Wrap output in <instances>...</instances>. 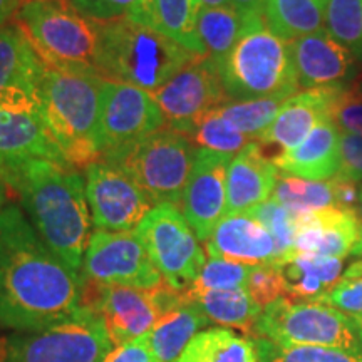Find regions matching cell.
I'll return each instance as SVG.
<instances>
[{"label": "cell", "instance_id": "6da1fadb", "mask_svg": "<svg viewBox=\"0 0 362 362\" xmlns=\"http://www.w3.org/2000/svg\"><path fill=\"white\" fill-rule=\"evenodd\" d=\"M83 277L40 238L16 205L0 210V329L30 332L81 309Z\"/></svg>", "mask_w": 362, "mask_h": 362}, {"label": "cell", "instance_id": "7a4b0ae2", "mask_svg": "<svg viewBox=\"0 0 362 362\" xmlns=\"http://www.w3.org/2000/svg\"><path fill=\"white\" fill-rule=\"evenodd\" d=\"M0 176L19 194L40 238L71 270L81 274L93 235L83 175L64 163L27 160L0 170Z\"/></svg>", "mask_w": 362, "mask_h": 362}, {"label": "cell", "instance_id": "3957f363", "mask_svg": "<svg viewBox=\"0 0 362 362\" xmlns=\"http://www.w3.org/2000/svg\"><path fill=\"white\" fill-rule=\"evenodd\" d=\"M106 79L93 71L45 66L39 99L45 123L67 165L86 170L101 161L99 117Z\"/></svg>", "mask_w": 362, "mask_h": 362}, {"label": "cell", "instance_id": "277c9868", "mask_svg": "<svg viewBox=\"0 0 362 362\" xmlns=\"http://www.w3.org/2000/svg\"><path fill=\"white\" fill-rule=\"evenodd\" d=\"M98 74L156 93L173 76L200 59L146 25L121 17L98 22Z\"/></svg>", "mask_w": 362, "mask_h": 362}, {"label": "cell", "instance_id": "5b68a950", "mask_svg": "<svg viewBox=\"0 0 362 362\" xmlns=\"http://www.w3.org/2000/svg\"><path fill=\"white\" fill-rule=\"evenodd\" d=\"M245 17L242 34L226 57L216 62L228 99L245 101L298 93L288 42L267 25L264 13Z\"/></svg>", "mask_w": 362, "mask_h": 362}, {"label": "cell", "instance_id": "8992f818", "mask_svg": "<svg viewBox=\"0 0 362 362\" xmlns=\"http://www.w3.org/2000/svg\"><path fill=\"white\" fill-rule=\"evenodd\" d=\"M13 19L45 66L98 74V22L84 17L71 4L33 0L22 4Z\"/></svg>", "mask_w": 362, "mask_h": 362}, {"label": "cell", "instance_id": "52a82bcc", "mask_svg": "<svg viewBox=\"0 0 362 362\" xmlns=\"http://www.w3.org/2000/svg\"><path fill=\"white\" fill-rule=\"evenodd\" d=\"M253 337L285 346L330 347L362 357V327L357 320L319 300L277 298L262 310Z\"/></svg>", "mask_w": 362, "mask_h": 362}, {"label": "cell", "instance_id": "ba28073f", "mask_svg": "<svg viewBox=\"0 0 362 362\" xmlns=\"http://www.w3.org/2000/svg\"><path fill=\"white\" fill-rule=\"evenodd\" d=\"M112 349L101 315L81 307L61 322L4 339L0 362H104Z\"/></svg>", "mask_w": 362, "mask_h": 362}, {"label": "cell", "instance_id": "9c48e42d", "mask_svg": "<svg viewBox=\"0 0 362 362\" xmlns=\"http://www.w3.org/2000/svg\"><path fill=\"white\" fill-rule=\"evenodd\" d=\"M197 149L188 136L166 126L107 163L123 170L156 205L171 203L180 206Z\"/></svg>", "mask_w": 362, "mask_h": 362}, {"label": "cell", "instance_id": "30bf717a", "mask_svg": "<svg viewBox=\"0 0 362 362\" xmlns=\"http://www.w3.org/2000/svg\"><path fill=\"white\" fill-rule=\"evenodd\" d=\"M181 300L183 292L166 282L144 291L83 279L81 307H88L101 315L115 347L146 336L158 320Z\"/></svg>", "mask_w": 362, "mask_h": 362}, {"label": "cell", "instance_id": "8fae6325", "mask_svg": "<svg viewBox=\"0 0 362 362\" xmlns=\"http://www.w3.org/2000/svg\"><path fill=\"white\" fill-rule=\"evenodd\" d=\"M163 280L185 292L205 265V250L180 206L160 203L134 230Z\"/></svg>", "mask_w": 362, "mask_h": 362}, {"label": "cell", "instance_id": "7c38bea8", "mask_svg": "<svg viewBox=\"0 0 362 362\" xmlns=\"http://www.w3.org/2000/svg\"><path fill=\"white\" fill-rule=\"evenodd\" d=\"M166 128L155 96L136 86L106 81L99 117V153L107 163L146 136Z\"/></svg>", "mask_w": 362, "mask_h": 362}, {"label": "cell", "instance_id": "4fadbf2b", "mask_svg": "<svg viewBox=\"0 0 362 362\" xmlns=\"http://www.w3.org/2000/svg\"><path fill=\"white\" fill-rule=\"evenodd\" d=\"M27 160L67 165L45 123L39 89H12L0 96V170Z\"/></svg>", "mask_w": 362, "mask_h": 362}, {"label": "cell", "instance_id": "5bb4252c", "mask_svg": "<svg viewBox=\"0 0 362 362\" xmlns=\"http://www.w3.org/2000/svg\"><path fill=\"white\" fill-rule=\"evenodd\" d=\"M81 277L144 291H151L165 282L134 232L106 230H94L90 235Z\"/></svg>", "mask_w": 362, "mask_h": 362}, {"label": "cell", "instance_id": "9a60e30c", "mask_svg": "<svg viewBox=\"0 0 362 362\" xmlns=\"http://www.w3.org/2000/svg\"><path fill=\"white\" fill-rule=\"evenodd\" d=\"M84 173L90 218L96 230L134 232L156 206L153 198L117 166L98 161Z\"/></svg>", "mask_w": 362, "mask_h": 362}, {"label": "cell", "instance_id": "2e32d148", "mask_svg": "<svg viewBox=\"0 0 362 362\" xmlns=\"http://www.w3.org/2000/svg\"><path fill=\"white\" fill-rule=\"evenodd\" d=\"M153 96L165 115L166 126L185 136L192 133L194 123L208 111L230 101L211 57L193 61Z\"/></svg>", "mask_w": 362, "mask_h": 362}, {"label": "cell", "instance_id": "e0dca14e", "mask_svg": "<svg viewBox=\"0 0 362 362\" xmlns=\"http://www.w3.org/2000/svg\"><path fill=\"white\" fill-rule=\"evenodd\" d=\"M232 158L205 148L197 149L180 208L203 243L226 215V173Z\"/></svg>", "mask_w": 362, "mask_h": 362}, {"label": "cell", "instance_id": "ac0fdd59", "mask_svg": "<svg viewBox=\"0 0 362 362\" xmlns=\"http://www.w3.org/2000/svg\"><path fill=\"white\" fill-rule=\"evenodd\" d=\"M288 47L298 88L304 90L346 84L357 67L349 49L337 42L325 29L292 40Z\"/></svg>", "mask_w": 362, "mask_h": 362}, {"label": "cell", "instance_id": "d6986e66", "mask_svg": "<svg viewBox=\"0 0 362 362\" xmlns=\"http://www.w3.org/2000/svg\"><path fill=\"white\" fill-rule=\"evenodd\" d=\"M346 84L327 86V88L305 89L293 94L282 110L255 141L279 146L288 151L298 146L324 121H330V110ZM280 151V153H282Z\"/></svg>", "mask_w": 362, "mask_h": 362}, {"label": "cell", "instance_id": "ffe728a7", "mask_svg": "<svg viewBox=\"0 0 362 362\" xmlns=\"http://www.w3.org/2000/svg\"><path fill=\"white\" fill-rule=\"evenodd\" d=\"M361 235V221L354 211L327 208L297 218L293 253L346 259L352 255Z\"/></svg>", "mask_w": 362, "mask_h": 362}, {"label": "cell", "instance_id": "44dd1931", "mask_svg": "<svg viewBox=\"0 0 362 362\" xmlns=\"http://www.w3.org/2000/svg\"><path fill=\"white\" fill-rule=\"evenodd\" d=\"M280 176L274 160L264 155L259 143L243 148L232 158L226 173V215L247 214L269 200Z\"/></svg>", "mask_w": 362, "mask_h": 362}, {"label": "cell", "instance_id": "7402d4cb", "mask_svg": "<svg viewBox=\"0 0 362 362\" xmlns=\"http://www.w3.org/2000/svg\"><path fill=\"white\" fill-rule=\"evenodd\" d=\"M205 250L214 259L252 267L277 264L274 238L259 220L248 214L226 215L205 242Z\"/></svg>", "mask_w": 362, "mask_h": 362}, {"label": "cell", "instance_id": "603a6c76", "mask_svg": "<svg viewBox=\"0 0 362 362\" xmlns=\"http://www.w3.org/2000/svg\"><path fill=\"white\" fill-rule=\"evenodd\" d=\"M280 175L324 181L332 180L341 166V131L332 121L319 124L298 146L274 158Z\"/></svg>", "mask_w": 362, "mask_h": 362}, {"label": "cell", "instance_id": "cb8c5ba5", "mask_svg": "<svg viewBox=\"0 0 362 362\" xmlns=\"http://www.w3.org/2000/svg\"><path fill=\"white\" fill-rule=\"evenodd\" d=\"M197 12L194 0H143L126 17L166 35L194 56L208 57L197 33Z\"/></svg>", "mask_w": 362, "mask_h": 362}, {"label": "cell", "instance_id": "d4e9b609", "mask_svg": "<svg viewBox=\"0 0 362 362\" xmlns=\"http://www.w3.org/2000/svg\"><path fill=\"white\" fill-rule=\"evenodd\" d=\"M277 265L282 272L284 297L293 302L320 300L336 288L344 275V260L336 257L296 253Z\"/></svg>", "mask_w": 362, "mask_h": 362}, {"label": "cell", "instance_id": "484cf974", "mask_svg": "<svg viewBox=\"0 0 362 362\" xmlns=\"http://www.w3.org/2000/svg\"><path fill=\"white\" fill-rule=\"evenodd\" d=\"M210 320L200 307L183 293V300L166 312L148 334L149 346L160 362H176L192 339L205 330Z\"/></svg>", "mask_w": 362, "mask_h": 362}, {"label": "cell", "instance_id": "4316f807", "mask_svg": "<svg viewBox=\"0 0 362 362\" xmlns=\"http://www.w3.org/2000/svg\"><path fill=\"white\" fill-rule=\"evenodd\" d=\"M45 64L17 25L0 29V96L12 89H39Z\"/></svg>", "mask_w": 362, "mask_h": 362}, {"label": "cell", "instance_id": "83f0119b", "mask_svg": "<svg viewBox=\"0 0 362 362\" xmlns=\"http://www.w3.org/2000/svg\"><path fill=\"white\" fill-rule=\"evenodd\" d=\"M185 297L200 307L210 322H216L223 327L242 330L247 336H255L257 320L262 314V307L257 305L245 288L235 291H206L188 292Z\"/></svg>", "mask_w": 362, "mask_h": 362}, {"label": "cell", "instance_id": "f1b7e54d", "mask_svg": "<svg viewBox=\"0 0 362 362\" xmlns=\"http://www.w3.org/2000/svg\"><path fill=\"white\" fill-rule=\"evenodd\" d=\"M327 0H267L264 17L269 29L285 42L324 30Z\"/></svg>", "mask_w": 362, "mask_h": 362}, {"label": "cell", "instance_id": "f546056e", "mask_svg": "<svg viewBox=\"0 0 362 362\" xmlns=\"http://www.w3.org/2000/svg\"><path fill=\"white\" fill-rule=\"evenodd\" d=\"M176 362H259V356L253 339L228 327H210L192 339Z\"/></svg>", "mask_w": 362, "mask_h": 362}, {"label": "cell", "instance_id": "4dcf8cb0", "mask_svg": "<svg viewBox=\"0 0 362 362\" xmlns=\"http://www.w3.org/2000/svg\"><path fill=\"white\" fill-rule=\"evenodd\" d=\"M272 198L282 203L297 218L327 208H339L337 180L312 181L282 175Z\"/></svg>", "mask_w": 362, "mask_h": 362}, {"label": "cell", "instance_id": "1f68e13d", "mask_svg": "<svg viewBox=\"0 0 362 362\" xmlns=\"http://www.w3.org/2000/svg\"><path fill=\"white\" fill-rule=\"evenodd\" d=\"M245 17L233 7H198L197 33L208 57L220 62L242 34Z\"/></svg>", "mask_w": 362, "mask_h": 362}, {"label": "cell", "instance_id": "d6a6232c", "mask_svg": "<svg viewBox=\"0 0 362 362\" xmlns=\"http://www.w3.org/2000/svg\"><path fill=\"white\" fill-rule=\"evenodd\" d=\"M291 98L292 96H287V94H279V96L245 99V101L230 99L228 103L216 107V111L226 123L240 133L257 139V136L269 128L287 99Z\"/></svg>", "mask_w": 362, "mask_h": 362}, {"label": "cell", "instance_id": "836d02e7", "mask_svg": "<svg viewBox=\"0 0 362 362\" xmlns=\"http://www.w3.org/2000/svg\"><path fill=\"white\" fill-rule=\"evenodd\" d=\"M324 29L362 64V0H327Z\"/></svg>", "mask_w": 362, "mask_h": 362}, {"label": "cell", "instance_id": "e575fe53", "mask_svg": "<svg viewBox=\"0 0 362 362\" xmlns=\"http://www.w3.org/2000/svg\"><path fill=\"white\" fill-rule=\"evenodd\" d=\"M197 148H205L210 151L225 153V155H238L243 148L255 141L250 136L240 133L230 126L218 115V111L211 110L205 116H202L193 126L192 133L188 134Z\"/></svg>", "mask_w": 362, "mask_h": 362}, {"label": "cell", "instance_id": "d590c367", "mask_svg": "<svg viewBox=\"0 0 362 362\" xmlns=\"http://www.w3.org/2000/svg\"><path fill=\"white\" fill-rule=\"evenodd\" d=\"M259 362H362V357L330 347L285 346L264 337H253Z\"/></svg>", "mask_w": 362, "mask_h": 362}, {"label": "cell", "instance_id": "8d00e7d4", "mask_svg": "<svg viewBox=\"0 0 362 362\" xmlns=\"http://www.w3.org/2000/svg\"><path fill=\"white\" fill-rule=\"evenodd\" d=\"M247 214L259 220L269 230L275 247H277V264H282L284 260L292 257L293 242H296L297 235V216H293L275 198H269Z\"/></svg>", "mask_w": 362, "mask_h": 362}, {"label": "cell", "instance_id": "74e56055", "mask_svg": "<svg viewBox=\"0 0 362 362\" xmlns=\"http://www.w3.org/2000/svg\"><path fill=\"white\" fill-rule=\"evenodd\" d=\"M252 265L238 264V262L214 259L210 257L203 265L197 280L187 288L188 292L206 291H235L245 288Z\"/></svg>", "mask_w": 362, "mask_h": 362}, {"label": "cell", "instance_id": "f35d334b", "mask_svg": "<svg viewBox=\"0 0 362 362\" xmlns=\"http://www.w3.org/2000/svg\"><path fill=\"white\" fill-rule=\"evenodd\" d=\"M330 121L344 134L362 136V86H344L330 110Z\"/></svg>", "mask_w": 362, "mask_h": 362}, {"label": "cell", "instance_id": "ab89813d", "mask_svg": "<svg viewBox=\"0 0 362 362\" xmlns=\"http://www.w3.org/2000/svg\"><path fill=\"white\" fill-rule=\"evenodd\" d=\"M319 302L336 307L349 315L362 314V260L347 267L336 288Z\"/></svg>", "mask_w": 362, "mask_h": 362}, {"label": "cell", "instance_id": "60d3db41", "mask_svg": "<svg viewBox=\"0 0 362 362\" xmlns=\"http://www.w3.org/2000/svg\"><path fill=\"white\" fill-rule=\"evenodd\" d=\"M245 291L257 302V305L265 309L272 302L285 296L284 279L277 264L253 265L248 275Z\"/></svg>", "mask_w": 362, "mask_h": 362}, {"label": "cell", "instance_id": "b9f144b4", "mask_svg": "<svg viewBox=\"0 0 362 362\" xmlns=\"http://www.w3.org/2000/svg\"><path fill=\"white\" fill-rule=\"evenodd\" d=\"M84 17L94 22H107L126 17L143 0H67Z\"/></svg>", "mask_w": 362, "mask_h": 362}, {"label": "cell", "instance_id": "7bdbcfd3", "mask_svg": "<svg viewBox=\"0 0 362 362\" xmlns=\"http://www.w3.org/2000/svg\"><path fill=\"white\" fill-rule=\"evenodd\" d=\"M337 178L362 185V136L341 133V166Z\"/></svg>", "mask_w": 362, "mask_h": 362}, {"label": "cell", "instance_id": "ee69618b", "mask_svg": "<svg viewBox=\"0 0 362 362\" xmlns=\"http://www.w3.org/2000/svg\"><path fill=\"white\" fill-rule=\"evenodd\" d=\"M104 362H160V359L149 346L146 334V336L126 342L123 346L115 347Z\"/></svg>", "mask_w": 362, "mask_h": 362}, {"label": "cell", "instance_id": "f6af8a7d", "mask_svg": "<svg viewBox=\"0 0 362 362\" xmlns=\"http://www.w3.org/2000/svg\"><path fill=\"white\" fill-rule=\"evenodd\" d=\"M267 0H232L233 8L242 16H252V13H264Z\"/></svg>", "mask_w": 362, "mask_h": 362}, {"label": "cell", "instance_id": "bcb514c9", "mask_svg": "<svg viewBox=\"0 0 362 362\" xmlns=\"http://www.w3.org/2000/svg\"><path fill=\"white\" fill-rule=\"evenodd\" d=\"M21 0H0V29L19 11Z\"/></svg>", "mask_w": 362, "mask_h": 362}, {"label": "cell", "instance_id": "7dc6e473", "mask_svg": "<svg viewBox=\"0 0 362 362\" xmlns=\"http://www.w3.org/2000/svg\"><path fill=\"white\" fill-rule=\"evenodd\" d=\"M197 7H233L232 0H194Z\"/></svg>", "mask_w": 362, "mask_h": 362}, {"label": "cell", "instance_id": "c3c4849f", "mask_svg": "<svg viewBox=\"0 0 362 362\" xmlns=\"http://www.w3.org/2000/svg\"><path fill=\"white\" fill-rule=\"evenodd\" d=\"M8 189H11V188L7 187V183H6V181H4L2 176H0V210H2V208L6 206L7 197H8Z\"/></svg>", "mask_w": 362, "mask_h": 362}, {"label": "cell", "instance_id": "681fc988", "mask_svg": "<svg viewBox=\"0 0 362 362\" xmlns=\"http://www.w3.org/2000/svg\"><path fill=\"white\" fill-rule=\"evenodd\" d=\"M352 255L362 257V225H361V235H359V240H357V245H356V248H354V252H352Z\"/></svg>", "mask_w": 362, "mask_h": 362}, {"label": "cell", "instance_id": "f907efd6", "mask_svg": "<svg viewBox=\"0 0 362 362\" xmlns=\"http://www.w3.org/2000/svg\"><path fill=\"white\" fill-rule=\"evenodd\" d=\"M27 2H33V0H21V6L22 4H27ZM51 2H61V4H69L67 0H51Z\"/></svg>", "mask_w": 362, "mask_h": 362}, {"label": "cell", "instance_id": "816d5d0a", "mask_svg": "<svg viewBox=\"0 0 362 362\" xmlns=\"http://www.w3.org/2000/svg\"><path fill=\"white\" fill-rule=\"evenodd\" d=\"M356 83L359 84V86H362V69H361L359 74H357V78H356Z\"/></svg>", "mask_w": 362, "mask_h": 362}, {"label": "cell", "instance_id": "f5cc1de1", "mask_svg": "<svg viewBox=\"0 0 362 362\" xmlns=\"http://www.w3.org/2000/svg\"><path fill=\"white\" fill-rule=\"evenodd\" d=\"M352 317H354V319L357 320V324H359L361 327H362V314H359V315H352Z\"/></svg>", "mask_w": 362, "mask_h": 362}, {"label": "cell", "instance_id": "db71d44e", "mask_svg": "<svg viewBox=\"0 0 362 362\" xmlns=\"http://www.w3.org/2000/svg\"><path fill=\"white\" fill-rule=\"evenodd\" d=\"M361 194H362V185H361Z\"/></svg>", "mask_w": 362, "mask_h": 362}]
</instances>
